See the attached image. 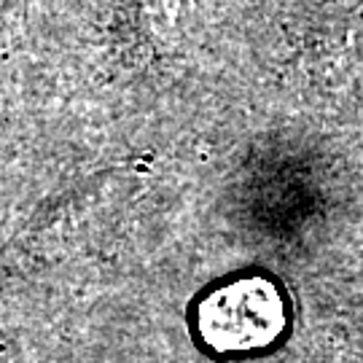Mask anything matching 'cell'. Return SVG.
Listing matches in <instances>:
<instances>
[{"mask_svg":"<svg viewBox=\"0 0 363 363\" xmlns=\"http://www.w3.org/2000/svg\"><path fill=\"white\" fill-rule=\"evenodd\" d=\"M196 328L216 352L267 347L286 328V304L267 277H240L202 298Z\"/></svg>","mask_w":363,"mask_h":363,"instance_id":"6da1fadb","label":"cell"},{"mask_svg":"<svg viewBox=\"0 0 363 363\" xmlns=\"http://www.w3.org/2000/svg\"><path fill=\"white\" fill-rule=\"evenodd\" d=\"M0 363H9V361H6V358H0Z\"/></svg>","mask_w":363,"mask_h":363,"instance_id":"7a4b0ae2","label":"cell"}]
</instances>
